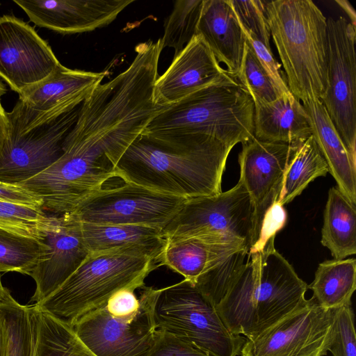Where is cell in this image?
<instances>
[{
    "mask_svg": "<svg viewBox=\"0 0 356 356\" xmlns=\"http://www.w3.org/2000/svg\"><path fill=\"white\" fill-rule=\"evenodd\" d=\"M232 147L213 136L143 131L115 168L124 182L185 199L220 193Z\"/></svg>",
    "mask_w": 356,
    "mask_h": 356,
    "instance_id": "6da1fadb",
    "label": "cell"
},
{
    "mask_svg": "<svg viewBox=\"0 0 356 356\" xmlns=\"http://www.w3.org/2000/svg\"><path fill=\"white\" fill-rule=\"evenodd\" d=\"M275 237L248 254L240 275L216 306L231 333L252 337L306 301L308 285L275 248Z\"/></svg>",
    "mask_w": 356,
    "mask_h": 356,
    "instance_id": "7a4b0ae2",
    "label": "cell"
},
{
    "mask_svg": "<svg viewBox=\"0 0 356 356\" xmlns=\"http://www.w3.org/2000/svg\"><path fill=\"white\" fill-rule=\"evenodd\" d=\"M266 13L290 92L318 98L327 85V18L310 0L266 1Z\"/></svg>",
    "mask_w": 356,
    "mask_h": 356,
    "instance_id": "3957f363",
    "label": "cell"
},
{
    "mask_svg": "<svg viewBox=\"0 0 356 356\" xmlns=\"http://www.w3.org/2000/svg\"><path fill=\"white\" fill-rule=\"evenodd\" d=\"M86 97L38 110L19 99L6 112L8 130L0 152V181L18 184L41 173L63 154L65 140Z\"/></svg>",
    "mask_w": 356,
    "mask_h": 356,
    "instance_id": "277c9868",
    "label": "cell"
},
{
    "mask_svg": "<svg viewBox=\"0 0 356 356\" xmlns=\"http://www.w3.org/2000/svg\"><path fill=\"white\" fill-rule=\"evenodd\" d=\"M144 131L207 134L233 148L254 138V104L227 73L158 113Z\"/></svg>",
    "mask_w": 356,
    "mask_h": 356,
    "instance_id": "5b68a950",
    "label": "cell"
},
{
    "mask_svg": "<svg viewBox=\"0 0 356 356\" xmlns=\"http://www.w3.org/2000/svg\"><path fill=\"white\" fill-rule=\"evenodd\" d=\"M158 267L156 257L141 249L89 253L59 288L34 305L71 325L104 305L118 291L143 287L145 279Z\"/></svg>",
    "mask_w": 356,
    "mask_h": 356,
    "instance_id": "8992f818",
    "label": "cell"
},
{
    "mask_svg": "<svg viewBox=\"0 0 356 356\" xmlns=\"http://www.w3.org/2000/svg\"><path fill=\"white\" fill-rule=\"evenodd\" d=\"M153 318L156 330L193 343L214 356H238L246 340L231 333L216 307L185 279L159 289Z\"/></svg>",
    "mask_w": 356,
    "mask_h": 356,
    "instance_id": "52a82bcc",
    "label": "cell"
},
{
    "mask_svg": "<svg viewBox=\"0 0 356 356\" xmlns=\"http://www.w3.org/2000/svg\"><path fill=\"white\" fill-rule=\"evenodd\" d=\"M140 308L129 316L110 313L103 305L76 320L72 327L96 356H143L156 331L153 308L159 289L141 287Z\"/></svg>",
    "mask_w": 356,
    "mask_h": 356,
    "instance_id": "ba28073f",
    "label": "cell"
},
{
    "mask_svg": "<svg viewBox=\"0 0 356 356\" xmlns=\"http://www.w3.org/2000/svg\"><path fill=\"white\" fill-rule=\"evenodd\" d=\"M253 227L252 201L239 179L225 192L186 199L163 232L165 238L222 236L243 241L250 251Z\"/></svg>",
    "mask_w": 356,
    "mask_h": 356,
    "instance_id": "9c48e42d",
    "label": "cell"
},
{
    "mask_svg": "<svg viewBox=\"0 0 356 356\" xmlns=\"http://www.w3.org/2000/svg\"><path fill=\"white\" fill-rule=\"evenodd\" d=\"M327 39V85L319 99L356 165L355 28L343 17H330Z\"/></svg>",
    "mask_w": 356,
    "mask_h": 356,
    "instance_id": "30bf717a",
    "label": "cell"
},
{
    "mask_svg": "<svg viewBox=\"0 0 356 356\" xmlns=\"http://www.w3.org/2000/svg\"><path fill=\"white\" fill-rule=\"evenodd\" d=\"M186 200L124 182L121 186L95 193L69 213L81 222L147 226L163 230Z\"/></svg>",
    "mask_w": 356,
    "mask_h": 356,
    "instance_id": "8fae6325",
    "label": "cell"
},
{
    "mask_svg": "<svg viewBox=\"0 0 356 356\" xmlns=\"http://www.w3.org/2000/svg\"><path fill=\"white\" fill-rule=\"evenodd\" d=\"M333 309L311 298L277 322L247 338L241 356H325L332 335Z\"/></svg>",
    "mask_w": 356,
    "mask_h": 356,
    "instance_id": "7c38bea8",
    "label": "cell"
},
{
    "mask_svg": "<svg viewBox=\"0 0 356 356\" xmlns=\"http://www.w3.org/2000/svg\"><path fill=\"white\" fill-rule=\"evenodd\" d=\"M34 29L13 16L0 17V77L20 95L49 76L60 65Z\"/></svg>",
    "mask_w": 356,
    "mask_h": 356,
    "instance_id": "4fadbf2b",
    "label": "cell"
},
{
    "mask_svg": "<svg viewBox=\"0 0 356 356\" xmlns=\"http://www.w3.org/2000/svg\"><path fill=\"white\" fill-rule=\"evenodd\" d=\"M293 148L294 145L262 140L255 137L242 144L238 155L239 179L248 193L253 207L252 246L258 238L265 213L278 201Z\"/></svg>",
    "mask_w": 356,
    "mask_h": 356,
    "instance_id": "5bb4252c",
    "label": "cell"
},
{
    "mask_svg": "<svg viewBox=\"0 0 356 356\" xmlns=\"http://www.w3.org/2000/svg\"><path fill=\"white\" fill-rule=\"evenodd\" d=\"M44 242L45 248L29 274L35 282V304L59 288L89 254L79 222L69 213L51 216Z\"/></svg>",
    "mask_w": 356,
    "mask_h": 356,
    "instance_id": "9a60e30c",
    "label": "cell"
},
{
    "mask_svg": "<svg viewBox=\"0 0 356 356\" xmlns=\"http://www.w3.org/2000/svg\"><path fill=\"white\" fill-rule=\"evenodd\" d=\"M135 0H13L36 26L63 34L110 24Z\"/></svg>",
    "mask_w": 356,
    "mask_h": 356,
    "instance_id": "2e32d148",
    "label": "cell"
},
{
    "mask_svg": "<svg viewBox=\"0 0 356 356\" xmlns=\"http://www.w3.org/2000/svg\"><path fill=\"white\" fill-rule=\"evenodd\" d=\"M227 73L202 38L195 35L175 56L166 71L156 79L154 86V101L161 106H170L216 82Z\"/></svg>",
    "mask_w": 356,
    "mask_h": 356,
    "instance_id": "e0dca14e",
    "label": "cell"
},
{
    "mask_svg": "<svg viewBox=\"0 0 356 356\" xmlns=\"http://www.w3.org/2000/svg\"><path fill=\"white\" fill-rule=\"evenodd\" d=\"M196 35L202 38L218 62L237 79L247 40L229 0H203Z\"/></svg>",
    "mask_w": 356,
    "mask_h": 356,
    "instance_id": "ac0fdd59",
    "label": "cell"
},
{
    "mask_svg": "<svg viewBox=\"0 0 356 356\" xmlns=\"http://www.w3.org/2000/svg\"><path fill=\"white\" fill-rule=\"evenodd\" d=\"M308 115L316 144L325 159L328 172L339 191L356 204V165L350 155L325 107L318 98L301 102Z\"/></svg>",
    "mask_w": 356,
    "mask_h": 356,
    "instance_id": "d6986e66",
    "label": "cell"
},
{
    "mask_svg": "<svg viewBox=\"0 0 356 356\" xmlns=\"http://www.w3.org/2000/svg\"><path fill=\"white\" fill-rule=\"evenodd\" d=\"M312 135L308 115L291 93L254 104V137L262 140L296 145Z\"/></svg>",
    "mask_w": 356,
    "mask_h": 356,
    "instance_id": "ffe728a7",
    "label": "cell"
},
{
    "mask_svg": "<svg viewBox=\"0 0 356 356\" xmlns=\"http://www.w3.org/2000/svg\"><path fill=\"white\" fill-rule=\"evenodd\" d=\"M79 224L83 243L89 253L137 248L152 253L159 263L166 243L163 230L156 227L81 222Z\"/></svg>",
    "mask_w": 356,
    "mask_h": 356,
    "instance_id": "44dd1931",
    "label": "cell"
},
{
    "mask_svg": "<svg viewBox=\"0 0 356 356\" xmlns=\"http://www.w3.org/2000/svg\"><path fill=\"white\" fill-rule=\"evenodd\" d=\"M106 72L69 69L60 64L46 79L26 89L19 99L38 110H48L66 100L87 97Z\"/></svg>",
    "mask_w": 356,
    "mask_h": 356,
    "instance_id": "7402d4cb",
    "label": "cell"
},
{
    "mask_svg": "<svg viewBox=\"0 0 356 356\" xmlns=\"http://www.w3.org/2000/svg\"><path fill=\"white\" fill-rule=\"evenodd\" d=\"M321 244L335 259L356 253V209L337 187H332L323 212Z\"/></svg>",
    "mask_w": 356,
    "mask_h": 356,
    "instance_id": "603a6c76",
    "label": "cell"
},
{
    "mask_svg": "<svg viewBox=\"0 0 356 356\" xmlns=\"http://www.w3.org/2000/svg\"><path fill=\"white\" fill-rule=\"evenodd\" d=\"M33 356H96L75 334L72 326L52 315L29 305Z\"/></svg>",
    "mask_w": 356,
    "mask_h": 356,
    "instance_id": "cb8c5ba5",
    "label": "cell"
},
{
    "mask_svg": "<svg viewBox=\"0 0 356 356\" xmlns=\"http://www.w3.org/2000/svg\"><path fill=\"white\" fill-rule=\"evenodd\" d=\"M314 301L326 309L351 305L356 289V260L332 259L320 263L314 280L308 286Z\"/></svg>",
    "mask_w": 356,
    "mask_h": 356,
    "instance_id": "d4e9b609",
    "label": "cell"
},
{
    "mask_svg": "<svg viewBox=\"0 0 356 356\" xmlns=\"http://www.w3.org/2000/svg\"><path fill=\"white\" fill-rule=\"evenodd\" d=\"M327 172V163L312 135L294 145L277 202L282 206L291 202L311 181Z\"/></svg>",
    "mask_w": 356,
    "mask_h": 356,
    "instance_id": "484cf974",
    "label": "cell"
},
{
    "mask_svg": "<svg viewBox=\"0 0 356 356\" xmlns=\"http://www.w3.org/2000/svg\"><path fill=\"white\" fill-rule=\"evenodd\" d=\"M44 248V241L0 228V273L29 275Z\"/></svg>",
    "mask_w": 356,
    "mask_h": 356,
    "instance_id": "4316f807",
    "label": "cell"
},
{
    "mask_svg": "<svg viewBox=\"0 0 356 356\" xmlns=\"http://www.w3.org/2000/svg\"><path fill=\"white\" fill-rule=\"evenodd\" d=\"M248 256V251L245 249L236 251L207 270L194 284L216 307L240 275Z\"/></svg>",
    "mask_w": 356,
    "mask_h": 356,
    "instance_id": "83f0119b",
    "label": "cell"
},
{
    "mask_svg": "<svg viewBox=\"0 0 356 356\" xmlns=\"http://www.w3.org/2000/svg\"><path fill=\"white\" fill-rule=\"evenodd\" d=\"M203 0H177L165 20L161 40L163 49L172 48L175 56L196 35Z\"/></svg>",
    "mask_w": 356,
    "mask_h": 356,
    "instance_id": "f1b7e54d",
    "label": "cell"
},
{
    "mask_svg": "<svg viewBox=\"0 0 356 356\" xmlns=\"http://www.w3.org/2000/svg\"><path fill=\"white\" fill-rule=\"evenodd\" d=\"M51 216L40 207L0 200V228L44 241Z\"/></svg>",
    "mask_w": 356,
    "mask_h": 356,
    "instance_id": "f546056e",
    "label": "cell"
},
{
    "mask_svg": "<svg viewBox=\"0 0 356 356\" xmlns=\"http://www.w3.org/2000/svg\"><path fill=\"white\" fill-rule=\"evenodd\" d=\"M8 333L7 356H33V339L29 305L14 300L0 305Z\"/></svg>",
    "mask_w": 356,
    "mask_h": 356,
    "instance_id": "4dcf8cb0",
    "label": "cell"
},
{
    "mask_svg": "<svg viewBox=\"0 0 356 356\" xmlns=\"http://www.w3.org/2000/svg\"><path fill=\"white\" fill-rule=\"evenodd\" d=\"M237 79L254 104L271 102L280 96L248 42Z\"/></svg>",
    "mask_w": 356,
    "mask_h": 356,
    "instance_id": "1f68e13d",
    "label": "cell"
},
{
    "mask_svg": "<svg viewBox=\"0 0 356 356\" xmlns=\"http://www.w3.org/2000/svg\"><path fill=\"white\" fill-rule=\"evenodd\" d=\"M229 3L241 28L253 33L266 47L270 48L266 1L229 0Z\"/></svg>",
    "mask_w": 356,
    "mask_h": 356,
    "instance_id": "d6a6232c",
    "label": "cell"
},
{
    "mask_svg": "<svg viewBox=\"0 0 356 356\" xmlns=\"http://www.w3.org/2000/svg\"><path fill=\"white\" fill-rule=\"evenodd\" d=\"M354 321L351 305L333 309L332 330L327 348L333 356H356Z\"/></svg>",
    "mask_w": 356,
    "mask_h": 356,
    "instance_id": "836d02e7",
    "label": "cell"
},
{
    "mask_svg": "<svg viewBox=\"0 0 356 356\" xmlns=\"http://www.w3.org/2000/svg\"><path fill=\"white\" fill-rule=\"evenodd\" d=\"M143 356H214L193 343L156 330L150 348Z\"/></svg>",
    "mask_w": 356,
    "mask_h": 356,
    "instance_id": "e575fe53",
    "label": "cell"
},
{
    "mask_svg": "<svg viewBox=\"0 0 356 356\" xmlns=\"http://www.w3.org/2000/svg\"><path fill=\"white\" fill-rule=\"evenodd\" d=\"M248 44L252 48L259 63L272 80L279 95L290 94L286 81L281 70V65L275 60L271 49L266 47L251 32L243 29Z\"/></svg>",
    "mask_w": 356,
    "mask_h": 356,
    "instance_id": "d590c367",
    "label": "cell"
},
{
    "mask_svg": "<svg viewBox=\"0 0 356 356\" xmlns=\"http://www.w3.org/2000/svg\"><path fill=\"white\" fill-rule=\"evenodd\" d=\"M286 212L284 206L275 202L265 213L259 233L258 238L250 250L248 254L261 252L273 237L280 231L286 222Z\"/></svg>",
    "mask_w": 356,
    "mask_h": 356,
    "instance_id": "8d00e7d4",
    "label": "cell"
},
{
    "mask_svg": "<svg viewBox=\"0 0 356 356\" xmlns=\"http://www.w3.org/2000/svg\"><path fill=\"white\" fill-rule=\"evenodd\" d=\"M0 200L42 208V201L17 184L0 181Z\"/></svg>",
    "mask_w": 356,
    "mask_h": 356,
    "instance_id": "74e56055",
    "label": "cell"
},
{
    "mask_svg": "<svg viewBox=\"0 0 356 356\" xmlns=\"http://www.w3.org/2000/svg\"><path fill=\"white\" fill-rule=\"evenodd\" d=\"M8 333L3 314L0 308V356H7Z\"/></svg>",
    "mask_w": 356,
    "mask_h": 356,
    "instance_id": "f35d334b",
    "label": "cell"
},
{
    "mask_svg": "<svg viewBox=\"0 0 356 356\" xmlns=\"http://www.w3.org/2000/svg\"><path fill=\"white\" fill-rule=\"evenodd\" d=\"M8 130V119L6 116V111H4L0 96V152L3 145Z\"/></svg>",
    "mask_w": 356,
    "mask_h": 356,
    "instance_id": "ab89813d",
    "label": "cell"
},
{
    "mask_svg": "<svg viewBox=\"0 0 356 356\" xmlns=\"http://www.w3.org/2000/svg\"><path fill=\"white\" fill-rule=\"evenodd\" d=\"M335 2L341 8L350 19V23L355 28L356 13L351 4L346 0H336Z\"/></svg>",
    "mask_w": 356,
    "mask_h": 356,
    "instance_id": "60d3db41",
    "label": "cell"
},
{
    "mask_svg": "<svg viewBox=\"0 0 356 356\" xmlns=\"http://www.w3.org/2000/svg\"><path fill=\"white\" fill-rule=\"evenodd\" d=\"M14 300L9 291L3 286L0 275V305L9 303Z\"/></svg>",
    "mask_w": 356,
    "mask_h": 356,
    "instance_id": "b9f144b4",
    "label": "cell"
},
{
    "mask_svg": "<svg viewBox=\"0 0 356 356\" xmlns=\"http://www.w3.org/2000/svg\"><path fill=\"white\" fill-rule=\"evenodd\" d=\"M6 92L5 86L0 82V96L3 95Z\"/></svg>",
    "mask_w": 356,
    "mask_h": 356,
    "instance_id": "7bdbcfd3",
    "label": "cell"
},
{
    "mask_svg": "<svg viewBox=\"0 0 356 356\" xmlns=\"http://www.w3.org/2000/svg\"><path fill=\"white\" fill-rule=\"evenodd\" d=\"M0 6H1V3H0Z\"/></svg>",
    "mask_w": 356,
    "mask_h": 356,
    "instance_id": "ee69618b",
    "label": "cell"
}]
</instances>
